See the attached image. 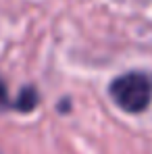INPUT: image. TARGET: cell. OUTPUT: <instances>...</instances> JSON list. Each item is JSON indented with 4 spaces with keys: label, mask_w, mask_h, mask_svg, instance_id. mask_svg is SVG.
<instances>
[{
    "label": "cell",
    "mask_w": 152,
    "mask_h": 154,
    "mask_svg": "<svg viewBox=\"0 0 152 154\" xmlns=\"http://www.w3.org/2000/svg\"><path fill=\"white\" fill-rule=\"evenodd\" d=\"M2 108H15V100L8 98L4 81H0V110H2Z\"/></svg>",
    "instance_id": "obj_2"
},
{
    "label": "cell",
    "mask_w": 152,
    "mask_h": 154,
    "mask_svg": "<svg viewBox=\"0 0 152 154\" xmlns=\"http://www.w3.org/2000/svg\"><path fill=\"white\" fill-rule=\"evenodd\" d=\"M110 96L119 108H123L125 112H131V115H138L150 106L152 83L148 75L131 71V73H125V75L113 79Z\"/></svg>",
    "instance_id": "obj_1"
}]
</instances>
